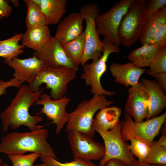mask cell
I'll list each match as a JSON object with an SVG mask.
<instances>
[{"label":"cell","instance_id":"obj_14","mask_svg":"<svg viewBox=\"0 0 166 166\" xmlns=\"http://www.w3.org/2000/svg\"><path fill=\"white\" fill-rule=\"evenodd\" d=\"M128 95L125 105V111L137 122L146 119L149 110L148 97L143 84L139 82L128 90Z\"/></svg>","mask_w":166,"mask_h":166},{"label":"cell","instance_id":"obj_3","mask_svg":"<svg viewBox=\"0 0 166 166\" xmlns=\"http://www.w3.org/2000/svg\"><path fill=\"white\" fill-rule=\"evenodd\" d=\"M114 101L109 100L105 96L97 94L94 95L88 100L82 101L69 113L66 131L76 130L93 137L95 132L92 127L95 114L98 110L110 106Z\"/></svg>","mask_w":166,"mask_h":166},{"label":"cell","instance_id":"obj_16","mask_svg":"<svg viewBox=\"0 0 166 166\" xmlns=\"http://www.w3.org/2000/svg\"><path fill=\"white\" fill-rule=\"evenodd\" d=\"M84 21L80 13H70L60 22L54 37L61 44L75 39L83 32Z\"/></svg>","mask_w":166,"mask_h":166},{"label":"cell","instance_id":"obj_37","mask_svg":"<svg viewBox=\"0 0 166 166\" xmlns=\"http://www.w3.org/2000/svg\"><path fill=\"white\" fill-rule=\"evenodd\" d=\"M105 166H128L118 160L113 159L108 161Z\"/></svg>","mask_w":166,"mask_h":166},{"label":"cell","instance_id":"obj_7","mask_svg":"<svg viewBox=\"0 0 166 166\" xmlns=\"http://www.w3.org/2000/svg\"><path fill=\"white\" fill-rule=\"evenodd\" d=\"M103 50L101 56L99 58L93 60L90 63H86L83 67V72L81 78L85 81L86 85L91 87L92 94L105 96L114 95L116 91H109L105 89L102 86L101 79L106 70V62L109 55L113 53H120L119 46L110 43L105 39Z\"/></svg>","mask_w":166,"mask_h":166},{"label":"cell","instance_id":"obj_41","mask_svg":"<svg viewBox=\"0 0 166 166\" xmlns=\"http://www.w3.org/2000/svg\"><path fill=\"white\" fill-rule=\"evenodd\" d=\"M2 166H8V164L7 163H4Z\"/></svg>","mask_w":166,"mask_h":166},{"label":"cell","instance_id":"obj_36","mask_svg":"<svg viewBox=\"0 0 166 166\" xmlns=\"http://www.w3.org/2000/svg\"><path fill=\"white\" fill-rule=\"evenodd\" d=\"M153 77L156 81V83L162 91L165 93L166 92V73L154 74Z\"/></svg>","mask_w":166,"mask_h":166},{"label":"cell","instance_id":"obj_31","mask_svg":"<svg viewBox=\"0 0 166 166\" xmlns=\"http://www.w3.org/2000/svg\"><path fill=\"white\" fill-rule=\"evenodd\" d=\"M40 156L38 153L32 152L27 155L10 154L7 156L13 166H32Z\"/></svg>","mask_w":166,"mask_h":166},{"label":"cell","instance_id":"obj_33","mask_svg":"<svg viewBox=\"0 0 166 166\" xmlns=\"http://www.w3.org/2000/svg\"><path fill=\"white\" fill-rule=\"evenodd\" d=\"M22 84L14 77L6 81L0 80V97L6 93V89L8 88L14 87L19 89L22 86Z\"/></svg>","mask_w":166,"mask_h":166},{"label":"cell","instance_id":"obj_25","mask_svg":"<svg viewBox=\"0 0 166 166\" xmlns=\"http://www.w3.org/2000/svg\"><path fill=\"white\" fill-rule=\"evenodd\" d=\"M85 37L84 32L75 39L61 44L68 57L77 66H79L85 49Z\"/></svg>","mask_w":166,"mask_h":166},{"label":"cell","instance_id":"obj_44","mask_svg":"<svg viewBox=\"0 0 166 166\" xmlns=\"http://www.w3.org/2000/svg\"><path fill=\"white\" fill-rule=\"evenodd\" d=\"M99 166H100V165H99Z\"/></svg>","mask_w":166,"mask_h":166},{"label":"cell","instance_id":"obj_42","mask_svg":"<svg viewBox=\"0 0 166 166\" xmlns=\"http://www.w3.org/2000/svg\"><path fill=\"white\" fill-rule=\"evenodd\" d=\"M156 166H166V165L163 164H155Z\"/></svg>","mask_w":166,"mask_h":166},{"label":"cell","instance_id":"obj_6","mask_svg":"<svg viewBox=\"0 0 166 166\" xmlns=\"http://www.w3.org/2000/svg\"><path fill=\"white\" fill-rule=\"evenodd\" d=\"M100 12L99 7L95 3L84 4L79 10V13L86 22L85 28L83 32L85 49L80 63L82 66L89 60L98 59L102 55L104 43L100 39L95 23L96 18Z\"/></svg>","mask_w":166,"mask_h":166},{"label":"cell","instance_id":"obj_13","mask_svg":"<svg viewBox=\"0 0 166 166\" xmlns=\"http://www.w3.org/2000/svg\"><path fill=\"white\" fill-rule=\"evenodd\" d=\"M34 56L41 61L44 65L52 68L66 67L78 71L76 65L67 56L61 44L52 36L40 49L33 53Z\"/></svg>","mask_w":166,"mask_h":166},{"label":"cell","instance_id":"obj_43","mask_svg":"<svg viewBox=\"0 0 166 166\" xmlns=\"http://www.w3.org/2000/svg\"><path fill=\"white\" fill-rule=\"evenodd\" d=\"M2 160L1 158H0V166H2Z\"/></svg>","mask_w":166,"mask_h":166},{"label":"cell","instance_id":"obj_38","mask_svg":"<svg viewBox=\"0 0 166 166\" xmlns=\"http://www.w3.org/2000/svg\"><path fill=\"white\" fill-rule=\"evenodd\" d=\"M129 166H156L155 164H151L144 162H141L138 160L136 161Z\"/></svg>","mask_w":166,"mask_h":166},{"label":"cell","instance_id":"obj_2","mask_svg":"<svg viewBox=\"0 0 166 166\" xmlns=\"http://www.w3.org/2000/svg\"><path fill=\"white\" fill-rule=\"evenodd\" d=\"M44 126L34 131L25 132H12L2 136L0 153L24 155L27 152L58 159L50 144L47 141L49 132Z\"/></svg>","mask_w":166,"mask_h":166},{"label":"cell","instance_id":"obj_22","mask_svg":"<svg viewBox=\"0 0 166 166\" xmlns=\"http://www.w3.org/2000/svg\"><path fill=\"white\" fill-rule=\"evenodd\" d=\"M132 50L128 55V59L140 68L149 67L160 49L155 45L145 44Z\"/></svg>","mask_w":166,"mask_h":166},{"label":"cell","instance_id":"obj_21","mask_svg":"<svg viewBox=\"0 0 166 166\" xmlns=\"http://www.w3.org/2000/svg\"><path fill=\"white\" fill-rule=\"evenodd\" d=\"M51 36L47 25L27 28L22 35V44L25 47L37 51L46 44Z\"/></svg>","mask_w":166,"mask_h":166},{"label":"cell","instance_id":"obj_30","mask_svg":"<svg viewBox=\"0 0 166 166\" xmlns=\"http://www.w3.org/2000/svg\"><path fill=\"white\" fill-rule=\"evenodd\" d=\"M39 157L41 161L48 166H97L92 161L81 158L74 159L70 162L61 163L49 156L40 155Z\"/></svg>","mask_w":166,"mask_h":166},{"label":"cell","instance_id":"obj_34","mask_svg":"<svg viewBox=\"0 0 166 166\" xmlns=\"http://www.w3.org/2000/svg\"><path fill=\"white\" fill-rule=\"evenodd\" d=\"M166 0H151L148 3L146 14H149L166 7Z\"/></svg>","mask_w":166,"mask_h":166},{"label":"cell","instance_id":"obj_9","mask_svg":"<svg viewBox=\"0 0 166 166\" xmlns=\"http://www.w3.org/2000/svg\"><path fill=\"white\" fill-rule=\"evenodd\" d=\"M124 115V120L120 121L121 135L124 141L125 142L127 138L131 137L143 140L151 146L166 118L165 113L145 121L137 122L133 120L125 111Z\"/></svg>","mask_w":166,"mask_h":166},{"label":"cell","instance_id":"obj_1","mask_svg":"<svg viewBox=\"0 0 166 166\" xmlns=\"http://www.w3.org/2000/svg\"><path fill=\"white\" fill-rule=\"evenodd\" d=\"M43 89L33 92L27 85H22L19 88L10 105L0 113L3 131H7L9 127L14 130L21 126L34 131L42 126L37 125L43 120L42 117L31 115L29 111L39 98Z\"/></svg>","mask_w":166,"mask_h":166},{"label":"cell","instance_id":"obj_18","mask_svg":"<svg viewBox=\"0 0 166 166\" xmlns=\"http://www.w3.org/2000/svg\"><path fill=\"white\" fill-rule=\"evenodd\" d=\"M148 95L149 110L146 120L156 117L166 107V95L155 80L141 78Z\"/></svg>","mask_w":166,"mask_h":166},{"label":"cell","instance_id":"obj_19","mask_svg":"<svg viewBox=\"0 0 166 166\" xmlns=\"http://www.w3.org/2000/svg\"><path fill=\"white\" fill-rule=\"evenodd\" d=\"M166 23V7L146 14L141 26L140 39L142 45L149 44L158 30Z\"/></svg>","mask_w":166,"mask_h":166},{"label":"cell","instance_id":"obj_10","mask_svg":"<svg viewBox=\"0 0 166 166\" xmlns=\"http://www.w3.org/2000/svg\"><path fill=\"white\" fill-rule=\"evenodd\" d=\"M133 1H118L108 10L97 16L95 19L96 29L104 39L118 46L121 45L118 35L119 26Z\"/></svg>","mask_w":166,"mask_h":166},{"label":"cell","instance_id":"obj_23","mask_svg":"<svg viewBox=\"0 0 166 166\" xmlns=\"http://www.w3.org/2000/svg\"><path fill=\"white\" fill-rule=\"evenodd\" d=\"M121 113V109L117 107H105L100 109L94 120L103 128L109 130L119 122Z\"/></svg>","mask_w":166,"mask_h":166},{"label":"cell","instance_id":"obj_40","mask_svg":"<svg viewBox=\"0 0 166 166\" xmlns=\"http://www.w3.org/2000/svg\"><path fill=\"white\" fill-rule=\"evenodd\" d=\"M32 166H48L45 164L42 163L40 164H33Z\"/></svg>","mask_w":166,"mask_h":166},{"label":"cell","instance_id":"obj_8","mask_svg":"<svg viewBox=\"0 0 166 166\" xmlns=\"http://www.w3.org/2000/svg\"><path fill=\"white\" fill-rule=\"evenodd\" d=\"M148 3L144 0H133L121 22L118 35L120 44L128 48L140 39Z\"/></svg>","mask_w":166,"mask_h":166},{"label":"cell","instance_id":"obj_27","mask_svg":"<svg viewBox=\"0 0 166 166\" xmlns=\"http://www.w3.org/2000/svg\"><path fill=\"white\" fill-rule=\"evenodd\" d=\"M130 141V145H128L129 150L134 156L137 157L138 160L141 162H144L148 156L151 148V146L145 141L141 139L128 137L125 142Z\"/></svg>","mask_w":166,"mask_h":166},{"label":"cell","instance_id":"obj_29","mask_svg":"<svg viewBox=\"0 0 166 166\" xmlns=\"http://www.w3.org/2000/svg\"><path fill=\"white\" fill-rule=\"evenodd\" d=\"M149 67L146 72L151 76L166 73V46L160 50Z\"/></svg>","mask_w":166,"mask_h":166},{"label":"cell","instance_id":"obj_20","mask_svg":"<svg viewBox=\"0 0 166 166\" xmlns=\"http://www.w3.org/2000/svg\"><path fill=\"white\" fill-rule=\"evenodd\" d=\"M32 0L40 7L48 26L59 23L66 11V0Z\"/></svg>","mask_w":166,"mask_h":166},{"label":"cell","instance_id":"obj_5","mask_svg":"<svg viewBox=\"0 0 166 166\" xmlns=\"http://www.w3.org/2000/svg\"><path fill=\"white\" fill-rule=\"evenodd\" d=\"M94 130L101 136L104 143L105 153L104 157L100 160L99 165L104 166L109 160L117 159L128 166L136 160L135 156L128 149V145L123 140L119 122L112 129L105 130L93 121Z\"/></svg>","mask_w":166,"mask_h":166},{"label":"cell","instance_id":"obj_24","mask_svg":"<svg viewBox=\"0 0 166 166\" xmlns=\"http://www.w3.org/2000/svg\"><path fill=\"white\" fill-rule=\"evenodd\" d=\"M23 34H16L10 38L0 41V57L5 60L12 59L23 53L25 47L19 42Z\"/></svg>","mask_w":166,"mask_h":166},{"label":"cell","instance_id":"obj_39","mask_svg":"<svg viewBox=\"0 0 166 166\" xmlns=\"http://www.w3.org/2000/svg\"><path fill=\"white\" fill-rule=\"evenodd\" d=\"M11 1L15 7H17L19 6V2L18 0H11Z\"/></svg>","mask_w":166,"mask_h":166},{"label":"cell","instance_id":"obj_15","mask_svg":"<svg viewBox=\"0 0 166 166\" xmlns=\"http://www.w3.org/2000/svg\"><path fill=\"white\" fill-rule=\"evenodd\" d=\"M4 63H6L14 70V78L22 84L26 82L29 84L45 66L41 61L34 55L26 59L16 57L5 60Z\"/></svg>","mask_w":166,"mask_h":166},{"label":"cell","instance_id":"obj_17","mask_svg":"<svg viewBox=\"0 0 166 166\" xmlns=\"http://www.w3.org/2000/svg\"><path fill=\"white\" fill-rule=\"evenodd\" d=\"M109 69L115 82L127 87L137 85L141 76L146 71L145 69L139 68L130 61L123 64L113 62Z\"/></svg>","mask_w":166,"mask_h":166},{"label":"cell","instance_id":"obj_12","mask_svg":"<svg viewBox=\"0 0 166 166\" xmlns=\"http://www.w3.org/2000/svg\"><path fill=\"white\" fill-rule=\"evenodd\" d=\"M70 100L66 96L54 100L47 94L42 93L34 104L42 105L39 112L36 115L43 114L48 120L52 121L50 124L56 125L55 132L58 135L68 121L69 113L66 112V108Z\"/></svg>","mask_w":166,"mask_h":166},{"label":"cell","instance_id":"obj_32","mask_svg":"<svg viewBox=\"0 0 166 166\" xmlns=\"http://www.w3.org/2000/svg\"><path fill=\"white\" fill-rule=\"evenodd\" d=\"M149 45H155L161 49L166 46V23L156 32Z\"/></svg>","mask_w":166,"mask_h":166},{"label":"cell","instance_id":"obj_26","mask_svg":"<svg viewBox=\"0 0 166 166\" xmlns=\"http://www.w3.org/2000/svg\"><path fill=\"white\" fill-rule=\"evenodd\" d=\"M27 8L26 25L27 28L47 25L46 18L39 6L32 0H24Z\"/></svg>","mask_w":166,"mask_h":166},{"label":"cell","instance_id":"obj_35","mask_svg":"<svg viewBox=\"0 0 166 166\" xmlns=\"http://www.w3.org/2000/svg\"><path fill=\"white\" fill-rule=\"evenodd\" d=\"M12 10V7L9 5L6 1L0 0V21L3 18L9 17Z\"/></svg>","mask_w":166,"mask_h":166},{"label":"cell","instance_id":"obj_28","mask_svg":"<svg viewBox=\"0 0 166 166\" xmlns=\"http://www.w3.org/2000/svg\"><path fill=\"white\" fill-rule=\"evenodd\" d=\"M144 163L166 165V146L160 145L153 140Z\"/></svg>","mask_w":166,"mask_h":166},{"label":"cell","instance_id":"obj_11","mask_svg":"<svg viewBox=\"0 0 166 166\" xmlns=\"http://www.w3.org/2000/svg\"><path fill=\"white\" fill-rule=\"evenodd\" d=\"M68 132V140L74 159L92 161L101 160L104 157L105 150L102 144L95 141L92 137L77 131Z\"/></svg>","mask_w":166,"mask_h":166},{"label":"cell","instance_id":"obj_4","mask_svg":"<svg viewBox=\"0 0 166 166\" xmlns=\"http://www.w3.org/2000/svg\"><path fill=\"white\" fill-rule=\"evenodd\" d=\"M77 71L66 67L52 68L45 66L28 85L32 91L36 92L45 84L46 89L50 90L51 98L58 100L66 93L68 84L76 78Z\"/></svg>","mask_w":166,"mask_h":166}]
</instances>
